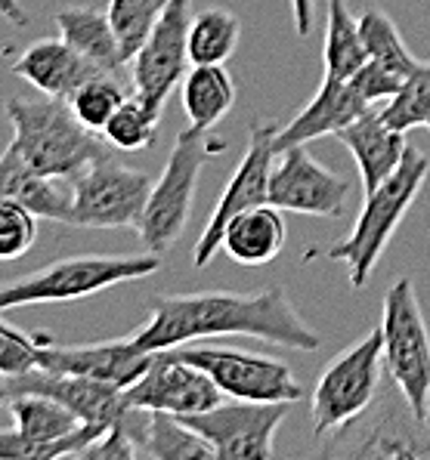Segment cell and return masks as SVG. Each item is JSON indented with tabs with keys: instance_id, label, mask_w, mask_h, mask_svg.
<instances>
[{
	"instance_id": "1",
	"label": "cell",
	"mask_w": 430,
	"mask_h": 460,
	"mask_svg": "<svg viewBox=\"0 0 430 460\" xmlns=\"http://www.w3.org/2000/svg\"><path fill=\"white\" fill-rule=\"evenodd\" d=\"M223 334L257 337L300 352L319 349V334L309 328L285 288L279 285L257 294L199 291L155 296L146 324L127 340L139 352H158Z\"/></svg>"
},
{
	"instance_id": "2",
	"label": "cell",
	"mask_w": 430,
	"mask_h": 460,
	"mask_svg": "<svg viewBox=\"0 0 430 460\" xmlns=\"http://www.w3.org/2000/svg\"><path fill=\"white\" fill-rule=\"evenodd\" d=\"M6 118L13 124L6 148L38 176L72 180L84 167L112 155V146L100 139V133L77 121L68 99L10 96Z\"/></svg>"
},
{
	"instance_id": "3",
	"label": "cell",
	"mask_w": 430,
	"mask_h": 460,
	"mask_svg": "<svg viewBox=\"0 0 430 460\" xmlns=\"http://www.w3.org/2000/svg\"><path fill=\"white\" fill-rule=\"evenodd\" d=\"M161 269V257L143 253H75L25 272L19 279L0 281V313L34 306V303H72L109 291L124 281L149 279Z\"/></svg>"
},
{
	"instance_id": "4",
	"label": "cell",
	"mask_w": 430,
	"mask_h": 460,
	"mask_svg": "<svg viewBox=\"0 0 430 460\" xmlns=\"http://www.w3.org/2000/svg\"><path fill=\"white\" fill-rule=\"evenodd\" d=\"M430 173V161L421 148L408 146L399 167L387 176L375 192L365 195L363 210L356 217V226L350 229V235L344 242L331 244L326 251L328 260L347 263L350 285L365 288L381 263V253L390 244V238L397 235L399 223L406 219L408 208L415 204V198L425 189V180Z\"/></svg>"
},
{
	"instance_id": "5",
	"label": "cell",
	"mask_w": 430,
	"mask_h": 460,
	"mask_svg": "<svg viewBox=\"0 0 430 460\" xmlns=\"http://www.w3.org/2000/svg\"><path fill=\"white\" fill-rule=\"evenodd\" d=\"M229 143L217 137L214 130H202V127H186L177 133L174 148L167 155V164L161 176L152 182L149 201L139 217V242L146 251L165 257L174 244L180 242L183 229L189 223L195 204V189H199L202 167L208 164L214 155H223Z\"/></svg>"
},
{
	"instance_id": "6",
	"label": "cell",
	"mask_w": 430,
	"mask_h": 460,
	"mask_svg": "<svg viewBox=\"0 0 430 460\" xmlns=\"http://www.w3.org/2000/svg\"><path fill=\"white\" fill-rule=\"evenodd\" d=\"M381 349L384 371L397 384L399 395L421 420H427L430 405V331L421 313L418 291L408 279H399L384 294L381 318Z\"/></svg>"
},
{
	"instance_id": "7",
	"label": "cell",
	"mask_w": 430,
	"mask_h": 460,
	"mask_svg": "<svg viewBox=\"0 0 430 460\" xmlns=\"http://www.w3.org/2000/svg\"><path fill=\"white\" fill-rule=\"evenodd\" d=\"M381 374H384V349L378 328L331 358V365L316 380L309 399L313 433L328 436L369 411L378 399Z\"/></svg>"
},
{
	"instance_id": "8",
	"label": "cell",
	"mask_w": 430,
	"mask_h": 460,
	"mask_svg": "<svg viewBox=\"0 0 430 460\" xmlns=\"http://www.w3.org/2000/svg\"><path fill=\"white\" fill-rule=\"evenodd\" d=\"M152 176L118 164L112 155L72 176L68 226L81 229H137L152 192Z\"/></svg>"
},
{
	"instance_id": "9",
	"label": "cell",
	"mask_w": 430,
	"mask_h": 460,
	"mask_svg": "<svg viewBox=\"0 0 430 460\" xmlns=\"http://www.w3.org/2000/svg\"><path fill=\"white\" fill-rule=\"evenodd\" d=\"M180 358L202 367L223 395L242 402H298L304 386L294 377L285 362L273 356H257L248 349H232V346H204V343H183L174 346Z\"/></svg>"
},
{
	"instance_id": "10",
	"label": "cell",
	"mask_w": 430,
	"mask_h": 460,
	"mask_svg": "<svg viewBox=\"0 0 430 460\" xmlns=\"http://www.w3.org/2000/svg\"><path fill=\"white\" fill-rule=\"evenodd\" d=\"M189 19H193V0H167L158 22L130 56L133 96H139L155 111H165L167 99L193 66L189 62Z\"/></svg>"
},
{
	"instance_id": "11",
	"label": "cell",
	"mask_w": 430,
	"mask_h": 460,
	"mask_svg": "<svg viewBox=\"0 0 430 460\" xmlns=\"http://www.w3.org/2000/svg\"><path fill=\"white\" fill-rule=\"evenodd\" d=\"M291 411V402H242L214 405L183 420L223 460H266L276 455V433Z\"/></svg>"
},
{
	"instance_id": "12",
	"label": "cell",
	"mask_w": 430,
	"mask_h": 460,
	"mask_svg": "<svg viewBox=\"0 0 430 460\" xmlns=\"http://www.w3.org/2000/svg\"><path fill=\"white\" fill-rule=\"evenodd\" d=\"M279 133V124H254L248 133V148H245L242 161H238L236 173L229 176L227 189H223L220 201L214 204V214L204 223L199 242L193 247V263L204 269L211 260L217 257V251L223 247V232L242 210L257 208L266 201V186H270V170L276 148L273 139Z\"/></svg>"
},
{
	"instance_id": "13",
	"label": "cell",
	"mask_w": 430,
	"mask_h": 460,
	"mask_svg": "<svg viewBox=\"0 0 430 460\" xmlns=\"http://www.w3.org/2000/svg\"><path fill=\"white\" fill-rule=\"evenodd\" d=\"M350 180L335 170H328L316 155H309L307 143L276 152L270 170L266 201L279 210L307 217L337 219L350 198Z\"/></svg>"
},
{
	"instance_id": "14",
	"label": "cell",
	"mask_w": 430,
	"mask_h": 460,
	"mask_svg": "<svg viewBox=\"0 0 430 460\" xmlns=\"http://www.w3.org/2000/svg\"><path fill=\"white\" fill-rule=\"evenodd\" d=\"M127 402L133 408L146 411H165V414H199L208 408L220 405L223 393L202 367L180 358L174 349H158L152 365L124 389Z\"/></svg>"
},
{
	"instance_id": "15",
	"label": "cell",
	"mask_w": 430,
	"mask_h": 460,
	"mask_svg": "<svg viewBox=\"0 0 430 460\" xmlns=\"http://www.w3.org/2000/svg\"><path fill=\"white\" fill-rule=\"evenodd\" d=\"M372 420L354 423L335 429L328 445H322V455L331 457H430V423L421 420L412 408L397 405L387 399Z\"/></svg>"
},
{
	"instance_id": "16",
	"label": "cell",
	"mask_w": 430,
	"mask_h": 460,
	"mask_svg": "<svg viewBox=\"0 0 430 460\" xmlns=\"http://www.w3.org/2000/svg\"><path fill=\"white\" fill-rule=\"evenodd\" d=\"M38 367L56 374H77L103 384L130 386L146 367L152 365L155 352L133 349L130 340H105V343H59L50 334H38Z\"/></svg>"
},
{
	"instance_id": "17",
	"label": "cell",
	"mask_w": 430,
	"mask_h": 460,
	"mask_svg": "<svg viewBox=\"0 0 430 460\" xmlns=\"http://www.w3.org/2000/svg\"><path fill=\"white\" fill-rule=\"evenodd\" d=\"M13 386H16V395L19 393L50 395V399L62 402L68 411H75L84 423L100 427V429H109V427H115V423H121L124 414L133 408L124 395V386L103 384V380H94V377H77V374L44 371V367H34V371L13 377ZM16 395H13V399H16Z\"/></svg>"
},
{
	"instance_id": "18",
	"label": "cell",
	"mask_w": 430,
	"mask_h": 460,
	"mask_svg": "<svg viewBox=\"0 0 430 460\" xmlns=\"http://www.w3.org/2000/svg\"><path fill=\"white\" fill-rule=\"evenodd\" d=\"M335 139L354 155L356 167H359V180H363V192H375L381 182L399 167L406 155V133L393 130L384 121L381 109H365L363 115L354 118L350 124H344L335 133Z\"/></svg>"
},
{
	"instance_id": "19",
	"label": "cell",
	"mask_w": 430,
	"mask_h": 460,
	"mask_svg": "<svg viewBox=\"0 0 430 460\" xmlns=\"http://www.w3.org/2000/svg\"><path fill=\"white\" fill-rule=\"evenodd\" d=\"M365 109H369V102L354 87V81H328V77H322L316 96L285 127H279L273 148L285 152V148L304 146L309 139L335 137L344 124L359 118Z\"/></svg>"
},
{
	"instance_id": "20",
	"label": "cell",
	"mask_w": 430,
	"mask_h": 460,
	"mask_svg": "<svg viewBox=\"0 0 430 460\" xmlns=\"http://www.w3.org/2000/svg\"><path fill=\"white\" fill-rule=\"evenodd\" d=\"M96 72H100V68L90 59H84L62 34L59 38L34 40V44L13 62V75H19L44 96H56V99H68Z\"/></svg>"
},
{
	"instance_id": "21",
	"label": "cell",
	"mask_w": 430,
	"mask_h": 460,
	"mask_svg": "<svg viewBox=\"0 0 430 460\" xmlns=\"http://www.w3.org/2000/svg\"><path fill=\"white\" fill-rule=\"evenodd\" d=\"M288 242L285 217L276 204L264 201L242 210L223 232V251L242 266H266L282 253Z\"/></svg>"
},
{
	"instance_id": "22",
	"label": "cell",
	"mask_w": 430,
	"mask_h": 460,
	"mask_svg": "<svg viewBox=\"0 0 430 460\" xmlns=\"http://www.w3.org/2000/svg\"><path fill=\"white\" fill-rule=\"evenodd\" d=\"M56 28L100 72L118 75V68L127 66L121 40H118L105 10H96V6H68V10L56 13Z\"/></svg>"
},
{
	"instance_id": "23",
	"label": "cell",
	"mask_w": 430,
	"mask_h": 460,
	"mask_svg": "<svg viewBox=\"0 0 430 460\" xmlns=\"http://www.w3.org/2000/svg\"><path fill=\"white\" fill-rule=\"evenodd\" d=\"M0 198H13L31 208L38 217L56 219V223H68V210H72V180H53V176L31 173L10 148L0 155Z\"/></svg>"
},
{
	"instance_id": "24",
	"label": "cell",
	"mask_w": 430,
	"mask_h": 460,
	"mask_svg": "<svg viewBox=\"0 0 430 460\" xmlns=\"http://www.w3.org/2000/svg\"><path fill=\"white\" fill-rule=\"evenodd\" d=\"M189 127L214 130L236 105V81L223 66H193L180 84Z\"/></svg>"
},
{
	"instance_id": "25",
	"label": "cell",
	"mask_w": 430,
	"mask_h": 460,
	"mask_svg": "<svg viewBox=\"0 0 430 460\" xmlns=\"http://www.w3.org/2000/svg\"><path fill=\"white\" fill-rule=\"evenodd\" d=\"M326 77L328 81H350L359 68L369 62L363 34H359V19L350 13L347 0H328L326 6Z\"/></svg>"
},
{
	"instance_id": "26",
	"label": "cell",
	"mask_w": 430,
	"mask_h": 460,
	"mask_svg": "<svg viewBox=\"0 0 430 460\" xmlns=\"http://www.w3.org/2000/svg\"><path fill=\"white\" fill-rule=\"evenodd\" d=\"M242 40L238 16L227 6H208L189 19V62L193 66H223Z\"/></svg>"
},
{
	"instance_id": "27",
	"label": "cell",
	"mask_w": 430,
	"mask_h": 460,
	"mask_svg": "<svg viewBox=\"0 0 430 460\" xmlns=\"http://www.w3.org/2000/svg\"><path fill=\"white\" fill-rule=\"evenodd\" d=\"M139 457H152V460H204L214 457L204 438L189 427L183 417L177 414H165V411H149V423H146V436H143V448Z\"/></svg>"
},
{
	"instance_id": "28",
	"label": "cell",
	"mask_w": 430,
	"mask_h": 460,
	"mask_svg": "<svg viewBox=\"0 0 430 460\" xmlns=\"http://www.w3.org/2000/svg\"><path fill=\"white\" fill-rule=\"evenodd\" d=\"M359 34H363L365 53H369V62H375L384 72H390L393 77L406 81L408 75L418 68L421 59H415L408 53V47L403 44V34L393 25V19L381 10H365L359 16Z\"/></svg>"
},
{
	"instance_id": "29",
	"label": "cell",
	"mask_w": 430,
	"mask_h": 460,
	"mask_svg": "<svg viewBox=\"0 0 430 460\" xmlns=\"http://www.w3.org/2000/svg\"><path fill=\"white\" fill-rule=\"evenodd\" d=\"M161 111L149 109L139 96H127L118 111L103 127V139L118 152H139V148L155 146L158 137Z\"/></svg>"
},
{
	"instance_id": "30",
	"label": "cell",
	"mask_w": 430,
	"mask_h": 460,
	"mask_svg": "<svg viewBox=\"0 0 430 460\" xmlns=\"http://www.w3.org/2000/svg\"><path fill=\"white\" fill-rule=\"evenodd\" d=\"M381 115L399 133L430 124V62H418V68L406 77L403 87L387 99Z\"/></svg>"
},
{
	"instance_id": "31",
	"label": "cell",
	"mask_w": 430,
	"mask_h": 460,
	"mask_svg": "<svg viewBox=\"0 0 430 460\" xmlns=\"http://www.w3.org/2000/svg\"><path fill=\"white\" fill-rule=\"evenodd\" d=\"M124 99H127V93H124L121 81H118V75L96 72L94 77H87L72 96H68V105H72L75 118L84 127L103 133V127L109 124V118L115 115L118 105H121Z\"/></svg>"
},
{
	"instance_id": "32",
	"label": "cell",
	"mask_w": 430,
	"mask_h": 460,
	"mask_svg": "<svg viewBox=\"0 0 430 460\" xmlns=\"http://www.w3.org/2000/svg\"><path fill=\"white\" fill-rule=\"evenodd\" d=\"M167 0H109V19L115 28L121 49L130 62V56L137 53L139 44L146 40V34L152 31V25L158 22V16L165 13Z\"/></svg>"
},
{
	"instance_id": "33",
	"label": "cell",
	"mask_w": 430,
	"mask_h": 460,
	"mask_svg": "<svg viewBox=\"0 0 430 460\" xmlns=\"http://www.w3.org/2000/svg\"><path fill=\"white\" fill-rule=\"evenodd\" d=\"M38 214L22 201L0 198V263L19 260L38 242Z\"/></svg>"
},
{
	"instance_id": "34",
	"label": "cell",
	"mask_w": 430,
	"mask_h": 460,
	"mask_svg": "<svg viewBox=\"0 0 430 460\" xmlns=\"http://www.w3.org/2000/svg\"><path fill=\"white\" fill-rule=\"evenodd\" d=\"M38 334H22L19 328L0 318V371L10 374V377L34 371L38 367Z\"/></svg>"
},
{
	"instance_id": "35",
	"label": "cell",
	"mask_w": 430,
	"mask_h": 460,
	"mask_svg": "<svg viewBox=\"0 0 430 460\" xmlns=\"http://www.w3.org/2000/svg\"><path fill=\"white\" fill-rule=\"evenodd\" d=\"M77 457H84V460H133V457H139V448L121 423H115V427H109L103 436H96Z\"/></svg>"
},
{
	"instance_id": "36",
	"label": "cell",
	"mask_w": 430,
	"mask_h": 460,
	"mask_svg": "<svg viewBox=\"0 0 430 460\" xmlns=\"http://www.w3.org/2000/svg\"><path fill=\"white\" fill-rule=\"evenodd\" d=\"M313 16H316V0H291L294 31H298L300 38H309V31H313Z\"/></svg>"
},
{
	"instance_id": "37",
	"label": "cell",
	"mask_w": 430,
	"mask_h": 460,
	"mask_svg": "<svg viewBox=\"0 0 430 460\" xmlns=\"http://www.w3.org/2000/svg\"><path fill=\"white\" fill-rule=\"evenodd\" d=\"M0 16H4L10 25H19V28L28 25V13L19 0H0Z\"/></svg>"
},
{
	"instance_id": "38",
	"label": "cell",
	"mask_w": 430,
	"mask_h": 460,
	"mask_svg": "<svg viewBox=\"0 0 430 460\" xmlns=\"http://www.w3.org/2000/svg\"><path fill=\"white\" fill-rule=\"evenodd\" d=\"M13 395H16V386H13V377H10V374L0 371V405H10Z\"/></svg>"
},
{
	"instance_id": "39",
	"label": "cell",
	"mask_w": 430,
	"mask_h": 460,
	"mask_svg": "<svg viewBox=\"0 0 430 460\" xmlns=\"http://www.w3.org/2000/svg\"><path fill=\"white\" fill-rule=\"evenodd\" d=\"M427 423H430V405H427Z\"/></svg>"
},
{
	"instance_id": "40",
	"label": "cell",
	"mask_w": 430,
	"mask_h": 460,
	"mask_svg": "<svg viewBox=\"0 0 430 460\" xmlns=\"http://www.w3.org/2000/svg\"><path fill=\"white\" fill-rule=\"evenodd\" d=\"M427 130H430V124H427Z\"/></svg>"
}]
</instances>
